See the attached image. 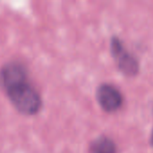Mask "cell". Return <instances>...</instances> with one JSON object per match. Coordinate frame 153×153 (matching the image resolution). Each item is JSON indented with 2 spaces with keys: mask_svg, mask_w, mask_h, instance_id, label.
<instances>
[{
  "mask_svg": "<svg viewBox=\"0 0 153 153\" xmlns=\"http://www.w3.org/2000/svg\"><path fill=\"white\" fill-rule=\"evenodd\" d=\"M4 95L13 108L22 117H36L44 108L43 96L32 80L13 87Z\"/></svg>",
  "mask_w": 153,
  "mask_h": 153,
  "instance_id": "1",
  "label": "cell"
},
{
  "mask_svg": "<svg viewBox=\"0 0 153 153\" xmlns=\"http://www.w3.org/2000/svg\"><path fill=\"white\" fill-rule=\"evenodd\" d=\"M31 79L30 65L22 59L11 58L0 65V91H7Z\"/></svg>",
  "mask_w": 153,
  "mask_h": 153,
  "instance_id": "2",
  "label": "cell"
},
{
  "mask_svg": "<svg viewBox=\"0 0 153 153\" xmlns=\"http://www.w3.org/2000/svg\"><path fill=\"white\" fill-rule=\"evenodd\" d=\"M111 53L119 70L128 76L136 74L139 71V62L137 58L129 52L118 38L111 40Z\"/></svg>",
  "mask_w": 153,
  "mask_h": 153,
  "instance_id": "3",
  "label": "cell"
},
{
  "mask_svg": "<svg viewBox=\"0 0 153 153\" xmlns=\"http://www.w3.org/2000/svg\"><path fill=\"white\" fill-rule=\"evenodd\" d=\"M98 103L101 108L107 112H115L118 110L124 102L121 91L113 84H101L96 93Z\"/></svg>",
  "mask_w": 153,
  "mask_h": 153,
  "instance_id": "4",
  "label": "cell"
},
{
  "mask_svg": "<svg viewBox=\"0 0 153 153\" xmlns=\"http://www.w3.org/2000/svg\"><path fill=\"white\" fill-rule=\"evenodd\" d=\"M90 153H117V149L112 139L100 136L94 140L90 145Z\"/></svg>",
  "mask_w": 153,
  "mask_h": 153,
  "instance_id": "5",
  "label": "cell"
},
{
  "mask_svg": "<svg viewBox=\"0 0 153 153\" xmlns=\"http://www.w3.org/2000/svg\"><path fill=\"white\" fill-rule=\"evenodd\" d=\"M152 144L153 145V131H152Z\"/></svg>",
  "mask_w": 153,
  "mask_h": 153,
  "instance_id": "6",
  "label": "cell"
}]
</instances>
